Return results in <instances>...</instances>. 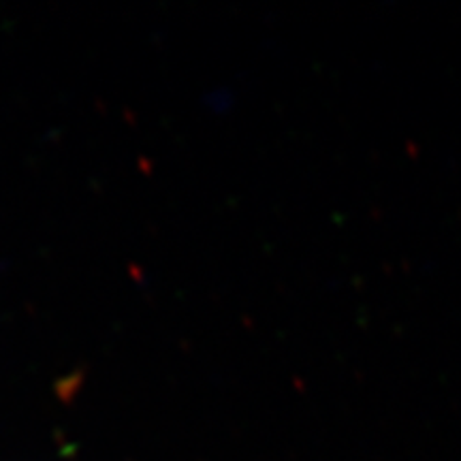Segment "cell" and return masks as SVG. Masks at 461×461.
Instances as JSON below:
<instances>
[]
</instances>
